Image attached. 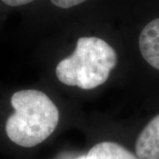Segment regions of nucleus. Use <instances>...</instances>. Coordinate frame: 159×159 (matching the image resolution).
I'll use <instances>...</instances> for the list:
<instances>
[{"label": "nucleus", "mask_w": 159, "mask_h": 159, "mask_svg": "<svg viewBox=\"0 0 159 159\" xmlns=\"http://www.w3.org/2000/svg\"><path fill=\"white\" fill-rule=\"evenodd\" d=\"M74 159H89V157H87V155H83V156H80V157H75V158Z\"/></svg>", "instance_id": "6e6552de"}, {"label": "nucleus", "mask_w": 159, "mask_h": 159, "mask_svg": "<svg viewBox=\"0 0 159 159\" xmlns=\"http://www.w3.org/2000/svg\"><path fill=\"white\" fill-rule=\"evenodd\" d=\"M87 0H51V2L55 6L62 9H69L74 6H79Z\"/></svg>", "instance_id": "423d86ee"}, {"label": "nucleus", "mask_w": 159, "mask_h": 159, "mask_svg": "<svg viewBox=\"0 0 159 159\" xmlns=\"http://www.w3.org/2000/svg\"><path fill=\"white\" fill-rule=\"evenodd\" d=\"M118 60L117 51L105 40L81 36L72 54L57 63L55 74L64 85L91 90L108 80Z\"/></svg>", "instance_id": "f03ea898"}, {"label": "nucleus", "mask_w": 159, "mask_h": 159, "mask_svg": "<svg viewBox=\"0 0 159 159\" xmlns=\"http://www.w3.org/2000/svg\"><path fill=\"white\" fill-rule=\"evenodd\" d=\"M35 0H0V3L8 8H20L32 4Z\"/></svg>", "instance_id": "0eeeda50"}, {"label": "nucleus", "mask_w": 159, "mask_h": 159, "mask_svg": "<svg viewBox=\"0 0 159 159\" xmlns=\"http://www.w3.org/2000/svg\"><path fill=\"white\" fill-rule=\"evenodd\" d=\"M134 154L140 159H159V111L148 119L138 134Z\"/></svg>", "instance_id": "20e7f679"}, {"label": "nucleus", "mask_w": 159, "mask_h": 159, "mask_svg": "<svg viewBox=\"0 0 159 159\" xmlns=\"http://www.w3.org/2000/svg\"><path fill=\"white\" fill-rule=\"evenodd\" d=\"M137 52L145 74L159 89V16L151 19L139 32Z\"/></svg>", "instance_id": "7ed1b4c3"}, {"label": "nucleus", "mask_w": 159, "mask_h": 159, "mask_svg": "<svg viewBox=\"0 0 159 159\" xmlns=\"http://www.w3.org/2000/svg\"><path fill=\"white\" fill-rule=\"evenodd\" d=\"M0 102V120L6 137L18 147L30 148L47 140L59 122V110L37 89L13 90Z\"/></svg>", "instance_id": "f257e3e1"}, {"label": "nucleus", "mask_w": 159, "mask_h": 159, "mask_svg": "<svg viewBox=\"0 0 159 159\" xmlns=\"http://www.w3.org/2000/svg\"><path fill=\"white\" fill-rule=\"evenodd\" d=\"M87 157L89 159H140L124 146L112 142H102L94 145Z\"/></svg>", "instance_id": "39448f33"}]
</instances>
